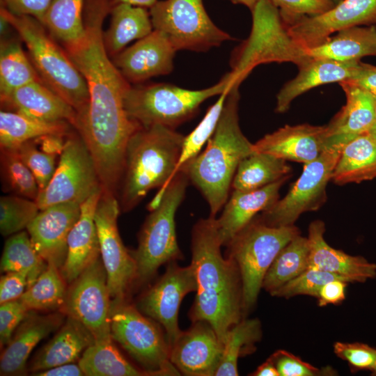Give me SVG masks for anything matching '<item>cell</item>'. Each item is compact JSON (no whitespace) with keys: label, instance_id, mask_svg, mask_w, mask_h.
<instances>
[{"label":"cell","instance_id":"cell-36","mask_svg":"<svg viewBox=\"0 0 376 376\" xmlns=\"http://www.w3.org/2000/svg\"><path fill=\"white\" fill-rule=\"evenodd\" d=\"M309 242L299 235L279 253L268 269L262 288L270 295L308 268Z\"/></svg>","mask_w":376,"mask_h":376},{"label":"cell","instance_id":"cell-23","mask_svg":"<svg viewBox=\"0 0 376 376\" xmlns=\"http://www.w3.org/2000/svg\"><path fill=\"white\" fill-rule=\"evenodd\" d=\"M102 193L96 190L80 205V216L68 238V251L60 271L70 284L95 259L100 256L95 212Z\"/></svg>","mask_w":376,"mask_h":376},{"label":"cell","instance_id":"cell-4","mask_svg":"<svg viewBox=\"0 0 376 376\" xmlns=\"http://www.w3.org/2000/svg\"><path fill=\"white\" fill-rule=\"evenodd\" d=\"M185 136L159 125L140 126L130 136L125 152L120 182V210L136 206L148 191L159 187L148 207L154 210L161 196L176 175Z\"/></svg>","mask_w":376,"mask_h":376},{"label":"cell","instance_id":"cell-38","mask_svg":"<svg viewBox=\"0 0 376 376\" xmlns=\"http://www.w3.org/2000/svg\"><path fill=\"white\" fill-rule=\"evenodd\" d=\"M47 267V263L36 250L28 233L20 231L10 235L6 241L0 263L1 272H16L25 274L28 288Z\"/></svg>","mask_w":376,"mask_h":376},{"label":"cell","instance_id":"cell-9","mask_svg":"<svg viewBox=\"0 0 376 376\" xmlns=\"http://www.w3.org/2000/svg\"><path fill=\"white\" fill-rule=\"evenodd\" d=\"M299 234L294 225L269 226L254 219L228 243L227 257L235 262L241 275L244 313L255 305L276 256Z\"/></svg>","mask_w":376,"mask_h":376},{"label":"cell","instance_id":"cell-35","mask_svg":"<svg viewBox=\"0 0 376 376\" xmlns=\"http://www.w3.org/2000/svg\"><path fill=\"white\" fill-rule=\"evenodd\" d=\"M35 81H42L17 38L1 41L0 97L3 100L15 89Z\"/></svg>","mask_w":376,"mask_h":376},{"label":"cell","instance_id":"cell-2","mask_svg":"<svg viewBox=\"0 0 376 376\" xmlns=\"http://www.w3.org/2000/svg\"><path fill=\"white\" fill-rule=\"evenodd\" d=\"M216 217L198 220L191 234V262L197 288L189 316L192 322L209 323L224 344L230 329L243 316L242 283L239 268L221 252Z\"/></svg>","mask_w":376,"mask_h":376},{"label":"cell","instance_id":"cell-52","mask_svg":"<svg viewBox=\"0 0 376 376\" xmlns=\"http://www.w3.org/2000/svg\"><path fill=\"white\" fill-rule=\"evenodd\" d=\"M53 0H1V4L16 15L33 17L42 22Z\"/></svg>","mask_w":376,"mask_h":376},{"label":"cell","instance_id":"cell-1","mask_svg":"<svg viewBox=\"0 0 376 376\" xmlns=\"http://www.w3.org/2000/svg\"><path fill=\"white\" fill-rule=\"evenodd\" d=\"M111 8L110 0H85L84 35L63 45L88 91V104L78 114L77 127L87 138L104 143L123 137L134 125L124 107L131 84L109 58L103 42V22Z\"/></svg>","mask_w":376,"mask_h":376},{"label":"cell","instance_id":"cell-49","mask_svg":"<svg viewBox=\"0 0 376 376\" xmlns=\"http://www.w3.org/2000/svg\"><path fill=\"white\" fill-rule=\"evenodd\" d=\"M279 10L283 20L318 15L332 8V0H270Z\"/></svg>","mask_w":376,"mask_h":376},{"label":"cell","instance_id":"cell-58","mask_svg":"<svg viewBox=\"0 0 376 376\" xmlns=\"http://www.w3.org/2000/svg\"><path fill=\"white\" fill-rule=\"evenodd\" d=\"M112 6L118 3H128L150 9L157 0H110Z\"/></svg>","mask_w":376,"mask_h":376},{"label":"cell","instance_id":"cell-11","mask_svg":"<svg viewBox=\"0 0 376 376\" xmlns=\"http://www.w3.org/2000/svg\"><path fill=\"white\" fill-rule=\"evenodd\" d=\"M153 29L178 50L205 52L233 38L212 21L203 0L157 1L150 9Z\"/></svg>","mask_w":376,"mask_h":376},{"label":"cell","instance_id":"cell-8","mask_svg":"<svg viewBox=\"0 0 376 376\" xmlns=\"http://www.w3.org/2000/svg\"><path fill=\"white\" fill-rule=\"evenodd\" d=\"M189 181L186 173L180 170L143 225L138 247L132 253L136 265V281L140 283L150 280L162 265L183 257L177 241L175 215Z\"/></svg>","mask_w":376,"mask_h":376},{"label":"cell","instance_id":"cell-63","mask_svg":"<svg viewBox=\"0 0 376 376\" xmlns=\"http://www.w3.org/2000/svg\"><path fill=\"white\" fill-rule=\"evenodd\" d=\"M336 4L338 2L341 1L342 0H332Z\"/></svg>","mask_w":376,"mask_h":376},{"label":"cell","instance_id":"cell-33","mask_svg":"<svg viewBox=\"0 0 376 376\" xmlns=\"http://www.w3.org/2000/svg\"><path fill=\"white\" fill-rule=\"evenodd\" d=\"M72 125L66 121L49 122L13 111L0 112L1 148H16L21 144L47 135L66 136Z\"/></svg>","mask_w":376,"mask_h":376},{"label":"cell","instance_id":"cell-7","mask_svg":"<svg viewBox=\"0 0 376 376\" xmlns=\"http://www.w3.org/2000/svg\"><path fill=\"white\" fill-rule=\"evenodd\" d=\"M251 13L250 36L230 59V72L238 83L260 64L290 62L299 67L311 58L289 34L279 8L270 0H260Z\"/></svg>","mask_w":376,"mask_h":376},{"label":"cell","instance_id":"cell-24","mask_svg":"<svg viewBox=\"0 0 376 376\" xmlns=\"http://www.w3.org/2000/svg\"><path fill=\"white\" fill-rule=\"evenodd\" d=\"M324 223L315 220L308 228L309 254L308 268L336 274L351 283H364L376 277V264L360 256H351L332 248L325 241Z\"/></svg>","mask_w":376,"mask_h":376},{"label":"cell","instance_id":"cell-46","mask_svg":"<svg viewBox=\"0 0 376 376\" xmlns=\"http://www.w3.org/2000/svg\"><path fill=\"white\" fill-rule=\"evenodd\" d=\"M33 141L25 142L15 149L33 173L40 191H42L48 185L55 172L56 155L40 150Z\"/></svg>","mask_w":376,"mask_h":376},{"label":"cell","instance_id":"cell-56","mask_svg":"<svg viewBox=\"0 0 376 376\" xmlns=\"http://www.w3.org/2000/svg\"><path fill=\"white\" fill-rule=\"evenodd\" d=\"M66 136L47 135L37 139L40 143L42 151L56 155L58 154L60 155L62 152L65 141V140H63V138Z\"/></svg>","mask_w":376,"mask_h":376},{"label":"cell","instance_id":"cell-59","mask_svg":"<svg viewBox=\"0 0 376 376\" xmlns=\"http://www.w3.org/2000/svg\"><path fill=\"white\" fill-rule=\"evenodd\" d=\"M233 3L242 4L249 8L251 11L260 0H229Z\"/></svg>","mask_w":376,"mask_h":376},{"label":"cell","instance_id":"cell-37","mask_svg":"<svg viewBox=\"0 0 376 376\" xmlns=\"http://www.w3.org/2000/svg\"><path fill=\"white\" fill-rule=\"evenodd\" d=\"M113 340L95 342L82 353L79 365L86 376L150 375L131 364L113 344Z\"/></svg>","mask_w":376,"mask_h":376},{"label":"cell","instance_id":"cell-61","mask_svg":"<svg viewBox=\"0 0 376 376\" xmlns=\"http://www.w3.org/2000/svg\"><path fill=\"white\" fill-rule=\"evenodd\" d=\"M371 371L373 373V375H376V363H375V365L373 369Z\"/></svg>","mask_w":376,"mask_h":376},{"label":"cell","instance_id":"cell-25","mask_svg":"<svg viewBox=\"0 0 376 376\" xmlns=\"http://www.w3.org/2000/svg\"><path fill=\"white\" fill-rule=\"evenodd\" d=\"M288 178H282L254 190L233 191L225 203L221 216L216 218L223 246H226L255 219L258 212L268 209L279 200L280 189Z\"/></svg>","mask_w":376,"mask_h":376},{"label":"cell","instance_id":"cell-5","mask_svg":"<svg viewBox=\"0 0 376 376\" xmlns=\"http://www.w3.org/2000/svg\"><path fill=\"white\" fill-rule=\"evenodd\" d=\"M0 17L24 42L29 58L42 81L71 105L77 115L81 113L89 100L87 84L65 49L58 46L36 18L14 14L3 6Z\"/></svg>","mask_w":376,"mask_h":376},{"label":"cell","instance_id":"cell-31","mask_svg":"<svg viewBox=\"0 0 376 376\" xmlns=\"http://www.w3.org/2000/svg\"><path fill=\"white\" fill-rule=\"evenodd\" d=\"M109 29L103 32V42L108 54L114 57L130 42L140 40L153 30L148 8L128 3L112 6Z\"/></svg>","mask_w":376,"mask_h":376},{"label":"cell","instance_id":"cell-16","mask_svg":"<svg viewBox=\"0 0 376 376\" xmlns=\"http://www.w3.org/2000/svg\"><path fill=\"white\" fill-rule=\"evenodd\" d=\"M196 288L191 265L181 267L172 261L169 263L164 274L138 301L136 308L164 328L170 347L182 331L178 326L180 304L187 294L196 292Z\"/></svg>","mask_w":376,"mask_h":376},{"label":"cell","instance_id":"cell-43","mask_svg":"<svg viewBox=\"0 0 376 376\" xmlns=\"http://www.w3.org/2000/svg\"><path fill=\"white\" fill-rule=\"evenodd\" d=\"M229 91L219 95L217 100L209 107L198 125L185 136L176 167V174L185 164L198 155L204 144L214 134Z\"/></svg>","mask_w":376,"mask_h":376},{"label":"cell","instance_id":"cell-28","mask_svg":"<svg viewBox=\"0 0 376 376\" xmlns=\"http://www.w3.org/2000/svg\"><path fill=\"white\" fill-rule=\"evenodd\" d=\"M1 102L13 111L43 121H66L75 127L77 120L76 110L42 81L15 89Z\"/></svg>","mask_w":376,"mask_h":376},{"label":"cell","instance_id":"cell-18","mask_svg":"<svg viewBox=\"0 0 376 376\" xmlns=\"http://www.w3.org/2000/svg\"><path fill=\"white\" fill-rule=\"evenodd\" d=\"M224 344L205 321L192 322L170 347V361L187 376H213L221 361Z\"/></svg>","mask_w":376,"mask_h":376},{"label":"cell","instance_id":"cell-15","mask_svg":"<svg viewBox=\"0 0 376 376\" xmlns=\"http://www.w3.org/2000/svg\"><path fill=\"white\" fill-rule=\"evenodd\" d=\"M120 211L116 195L102 191L95 212V222L111 301L124 300L136 281L134 258L124 246L118 229Z\"/></svg>","mask_w":376,"mask_h":376},{"label":"cell","instance_id":"cell-26","mask_svg":"<svg viewBox=\"0 0 376 376\" xmlns=\"http://www.w3.org/2000/svg\"><path fill=\"white\" fill-rule=\"evenodd\" d=\"M361 63V61L342 62L311 57L298 67L297 76L279 91L276 95V111H287L296 97L315 87L352 79L358 73Z\"/></svg>","mask_w":376,"mask_h":376},{"label":"cell","instance_id":"cell-30","mask_svg":"<svg viewBox=\"0 0 376 376\" xmlns=\"http://www.w3.org/2000/svg\"><path fill=\"white\" fill-rule=\"evenodd\" d=\"M312 58L347 62L376 56V26H356L340 30L323 42L306 49Z\"/></svg>","mask_w":376,"mask_h":376},{"label":"cell","instance_id":"cell-45","mask_svg":"<svg viewBox=\"0 0 376 376\" xmlns=\"http://www.w3.org/2000/svg\"><path fill=\"white\" fill-rule=\"evenodd\" d=\"M336 279L351 283L345 276L315 268H307L301 274L272 292L271 295L285 298L297 295H308L317 298L320 288L325 283Z\"/></svg>","mask_w":376,"mask_h":376},{"label":"cell","instance_id":"cell-20","mask_svg":"<svg viewBox=\"0 0 376 376\" xmlns=\"http://www.w3.org/2000/svg\"><path fill=\"white\" fill-rule=\"evenodd\" d=\"M175 52L168 38L154 29L113 57L112 61L130 84H139L152 77L171 73Z\"/></svg>","mask_w":376,"mask_h":376},{"label":"cell","instance_id":"cell-44","mask_svg":"<svg viewBox=\"0 0 376 376\" xmlns=\"http://www.w3.org/2000/svg\"><path fill=\"white\" fill-rule=\"evenodd\" d=\"M40 212L36 201L10 194L0 198V232L10 236L26 228Z\"/></svg>","mask_w":376,"mask_h":376},{"label":"cell","instance_id":"cell-51","mask_svg":"<svg viewBox=\"0 0 376 376\" xmlns=\"http://www.w3.org/2000/svg\"><path fill=\"white\" fill-rule=\"evenodd\" d=\"M27 286L25 274L16 272L3 273L0 279V304L19 299Z\"/></svg>","mask_w":376,"mask_h":376},{"label":"cell","instance_id":"cell-12","mask_svg":"<svg viewBox=\"0 0 376 376\" xmlns=\"http://www.w3.org/2000/svg\"><path fill=\"white\" fill-rule=\"evenodd\" d=\"M343 148H325L317 159L304 164L301 175L287 194L262 212L258 219L269 226H288L303 213L318 210L327 201V186Z\"/></svg>","mask_w":376,"mask_h":376},{"label":"cell","instance_id":"cell-53","mask_svg":"<svg viewBox=\"0 0 376 376\" xmlns=\"http://www.w3.org/2000/svg\"><path fill=\"white\" fill-rule=\"evenodd\" d=\"M347 282L336 279L325 283L320 290L318 296V305L337 304L345 299Z\"/></svg>","mask_w":376,"mask_h":376},{"label":"cell","instance_id":"cell-19","mask_svg":"<svg viewBox=\"0 0 376 376\" xmlns=\"http://www.w3.org/2000/svg\"><path fill=\"white\" fill-rule=\"evenodd\" d=\"M80 204L61 203L40 210L26 229L33 246L44 260L60 269L68 251V238L77 221Z\"/></svg>","mask_w":376,"mask_h":376},{"label":"cell","instance_id":"cell-48","mask_svg":"<svg viewBox=\"0 0 376 376\" xmlns=\"http://www.w3.org/2000/svg\"><path fill=\"white\" fill-rule=\"evenodd\" d=\"M270 358L280 376H316L334 373L330 368H318L285 350H278Z\"/></svg>","mask_w":376,"mask_h":376},{"label":"cell","instance_id":"cell-39","mask_svg":"<svg viewBox=\"0 0 376 376\" xmlns=\"http://www.w3.org/2000/svg\"><path fill=\"white\" fill-rule=\"evenodd\" d=\"M85 0H53L42 23L49 34L63 45L77 41L85 33Z\"/></svg>","mask_w":376,"mask_h":376},{"label":"cell","instance_id":"cell-60","mask_svg":"<svg viewBox=\"0 0 376 376\" xmlns=\"http://www.w3.org/2000/svg\"><path fill=\"white\" fill-rule=\"evenodd\" d=\"M368 133L372 135L376 139V123L373 127L370 129Z\"/></svg>","mask_w":376,"mask_h":376},{"label":"cell","instance_id":"cell-40","mask_svg":"<svg viewBox=\"0 0 376 376\" xmlns=\"http://www.w3.org/2000/svg\"><path fill=\"white\" fill-rule=\"evenodd\" d=\"M60 269L49 263L35 283L19 299L29 311H52L62 308L67 290Z\"/></svg>","mask_w":376,"mask_h":376},{"label":"cell","instance_id":"cell-14","mask_svg":"<svg viewBox=\"0 0 376 376\" xmlns=\"http://www.w3.org/2000/svg\"><path fill=\"white\" fill-rule=\"evenodd\" d=\"M111 299L107 272L100 256L70 283L61 309L67 316L80 322L95 342L110 341L113 340Z\"/></svg>","mask_w":376,"mask_h":376},{"label":"cell","instance_id":"cell-6","mask_svg":"<svg viewBox=\"0 0 376 376\" xmlns=\"http://www.w3.org/2000/svg\"><path fill=\"white\" fill-rule=\"evenodd\" d=\"M237 83L230 72L214 85L200 90L166 83L135 84L127 91L124 107L129 118L142 127L159 125L175 129L191 118L203 102L229 91Z\"/></svg>","mask_w":376,"mask_h":376},{"label":"cell","instance_id":"cell-13","mask_svg":"<svg viewBox=\"0 0 376 376\" xmlns=\"http://www.w3.org/2000/svg\"><path fill=\"white\" fill-rule=\"evenodd\" d=\"M102 188L93 159L79 134L66 136L58 164L48 185L36 200L40 210L61 203L80 205Z\"/></svg>","mask_w":376,"mask_h":376},{"label":"cell","instance_id":"cell-27","mask_svg":"<svg viewBox=\"0 0 376 376\" xmlns=\"http://www.w3.org/2000/svg\"><path fill=\"white\" fill-rule=\"evenodd\" d=\"M29 312L1 352V375L24 373L27 360L35 347L64 323V317L61 313L41 315Z\"/></svg>","mask_w":376,"mask_h":376},{"label":"cell","instance_id":"cell-17","mask_svg":"<svg viewBox=\"0 0 376 376\" xmlns=\"http://www.w3.org/2000/svg\"><path fill=\"white\" fill-rule=\"evenodd\" d=\"M289 34L304 49L323 42L331 34L356 26L376 24V0H342L327 12L283 20Z\"/></svg>","mask_w":376,"mask_h":376},{"label":"cell","instance_id":"cell-50","mask_svg":"<svg viewBox=\"0 0 376 376\" xmlns=\"http://www.w3.org/2000/svg\"><path fill=\"white\" fill-rule=\"evenodd\" d=\"M29 311L19 299L1 304L0 345L6 347Z\"/></svg>","mask_w":376,"mask_h":376},{"label":"cell","instance_id":"cell-47","mask_svg":"<svg viewBox=\"0 0 376 376\" xmlns=\"http://www.w3.org/2000/svg\"><path fill=\"white\" fill-rule=\"evenodd\" d=\"M334 352L355 371L372 370L376 363V349L365 343L336 342Z\"/></svg>","mask_w":376,"mask_h":376},{"label":"cell","instance_id":"cell-42","mask_svg":"<svg viewBox=\"0 0 376 376\" xmlns=\"http://www.w3.org/2000/svg\"><path fill=\"white\" fill-rule=\"evenodd\" d=\"M1 171L3 189L36 201L39 194L37 182L15 148H1Z\"/></svg>","mask_w":376,"mask_h":376},{"label":"cell","instance_id":"cell-41","mask_svg":"<svg viewBox=\"0 0 376 376\" xmlns=\"http://www.w3.org/2000/svg\"><path fill=\"white\" fill-rule=\"evenodd\" d=\"M261 334V324L258 319H242L233 326L224 343L221 361L215 375H238V359L251 351L250 348L260 339Z\"/></svg>","mask_w":376,"mask_h":376},{"label":"cell","instance_id":"cell-62","mask_svg":"<svg viewBox=\"0 0 376 376\" xmlns=\"http://www.w3.org/2000/svg\"><path fill=\"white\" fill-rule=\"evenodd\" d=\"M375 111L376 115V95H374Z\"/></svg>","mask_w":376,"mask_h":376},{"label":"cell","instance_id":"cell-29","mask_svg":"<svg viewBox=\"0 0 376 376\" xmlns=\"http://www.w3.org/2000/svg\"><path fill=\"white\" fill-rule=\"evenodd\" d=\"M94 343L91 332L80 322L68 316L57 334L33 358L29 370L34 373L73 363Z\"/></svg>","mask_w":376,"mask_h":376},{"label":"cell","instance_id":"cell-10","mask_svg":"<svg viewBox=\"0 0 376 376\" xmlns=\"http://www.w3.org/2000/svg\"><path fill=\"white\" fill-rule=\"evenodd\" d=\"M111 336L150 375H180L159 323L125 301H111Z\"/></svg>","mask_w":376,"mask_h":376},{"label":"cell","instance_id":"cell-57","mask_svg":"<svg viewBox=\"0 0 376 376\" xmlns=\"http://www.w3.org/2000/svg\"><path fill=\"white\" fill-rule=\"evenodd\" d=\"M254 376H280L279 373L272 359L269 357L266 361L259 366L256 370L251 374Z\"/></svg>","mask_w":376,"mask_h":376},{"label":"cell","instance_id":"cell-22","mask_svg":"<svg viewBox=\"0 0 376 376\" xmlns=\"http://www.w3.org/2000/svg\"><path fill=\"white\" fill-rule=\"evenodd\" d=\"M345 104L326 125L325 148L343 147L355 137L368 132L376 123L374 95L357 86L340 82Z\"/></svg>","mask_w":376,"mask_h":376},{"label":"cell","instance_id":"cell-3","mask_svg":"<svg viewBox=\"0 0 376 376\" xmlns=\"http://www.w3.org/2000/svg\"><path fill=\"white\" fill-rule=\"evenodd\" d=\"M239 86L235 84L228 91L205 150L181 168L205 197L213 217L228 200L240 163L254 152L253 143L244 135L239 123Z\"/></svg>","mask_w":376,"mask_h":376},{"label":"cell","instance_id":"cell-55","mask_svg":"<svg viewBox=\"0 0 376 376\" xmlns=\"http://www.w3.org/2000/svg\"><path fill=\"white\" fill-rule=\"evenodd\" d=\"M36 376H83L84 375L79 363H72L59 365L32 374Z\"/></svg>","mask_w":376,"mask_h":376},{"label":"cell","instance_id":"cell-21","mask_svg":"<svg viewBox=\"0 0 376 376\" xmlns=\"http://www.w3.org/2000/svg\"><path fill=\"white\" fill-rule=\"evenodd\" d=\"M326 136V125H285L253 143V151L306 164L324 150Z\"/></svg>","mask_w":376,"mask_h":376},{"label":"cell","instance_id":"cell-32","mask_svg":"<svg viewBox=\"0 0 376 376\" xmlns=\"http://www.w3.org/2000/svg\"><path fill=\"white\" fill-rule=\"evenodd\" d=\"M376 178V139L368 132L347 142L334 169L336 185L360 183Z\"/></svg>","mask_w":376,"mask_h":376},{"label":"cell","instance_id":"cell-54","mask_svg":"<svg viewBox=\"0 0 376 376\" xmlns=\"http://www.w3.org/2000/svg\"><path fill=\"white\" fill-rule=\"evenodd\" d=\"M376 95V66L361 63L358 73L352 79L344 81Z\"/></svg>","mask_w":376,"mask_h":376},{"label":"cell","instance_id":"cell-34","mask_svg":"<svg viewBox=\"0 0 376 376\" xmlns=\"http://www.w3.org/2000/svg\"><path fill=\"white\" fill-rule=\"evenodd\" d=\"M291 172L286 161L267 153L254 152L240 163L232 187L234 190H254L290 178Z\"/></svg>","mask_w":376,"mask_h":376}]
</instances>
